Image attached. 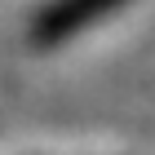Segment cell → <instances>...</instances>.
<instances>
[{"mask_svg":"<svg viewBox=\"0 0 155 155\" xmlns=\"http://www.w3.org/2000/svg\"><path fill=\"white\" fill-rule=\"evenodd\" d=\"M120 5H129V0H49L31 18V45H40V49L67 45L71 36H80L93 22H102L107 13H115Z\"/></svg>","mask_w":155,"mask_h":155,"instance_id":"1","label":"cell"}]
</instances>
